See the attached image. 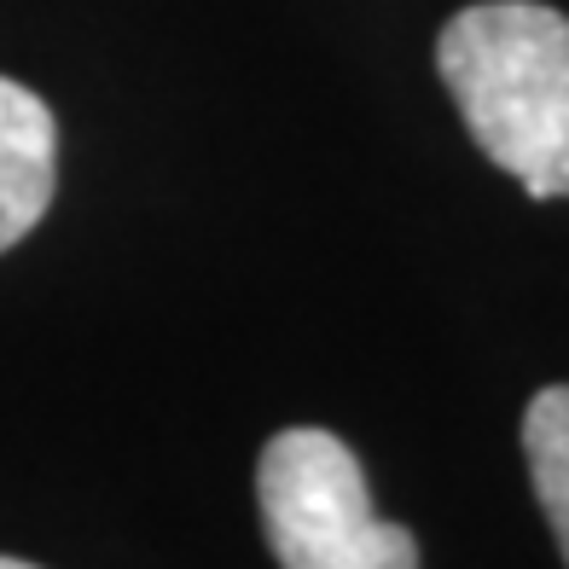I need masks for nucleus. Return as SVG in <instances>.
<instances>
[{"mask_svg":"<svg viewBox=\"0 0 569 569\" xmlns=\"http://www.w3.org/2000/svg\"><path fill=\"white\" fill-rule=\"evenodd\" d=\"M436 70L471 140L529 198H569V18L540 0L465 7L442 41Z\"/></svg>","mask_w":569,"mask_h":569,"instance_id":"nucleus-1","label":"nucleus"},{"mask_svg":"<svg viewBox=\"0 0 569 569\" xmlns=\"http://www.w3.org/2000/svg\"><path fill=\"white\" fill-rule=\"evenodd\" d=\"M262 523L284 569H412L419 547L401 523L372 511L360 459L331 430H284L268 442L262 471Z\"/></svg>","mask_w":569,"mask_h":569,"instance_id":"nucleus-2","label":"nucleus"},{"mask_svg":"<svg viewBox=\"0 0 569 569\" xmlns=\"http://www.w3.org/2000/svg\"><path fill=\"white\" fill-rule=\"evenodd\" d=\"M59 187V122L47 99L0 76V250L30 239Z\"/></svg>","mask_w":569,"mask_h":569,"instance_id":"nucleus-3","label":"nucleus"},{"mask_svg":"<svg viewBox=\"0 0 569 569\" xmlns=\"http://www.w3.org/2000/svg\"><path fill=\"white\" fill-rule=\"evenodd\" d=\"M523 453H529V477L540 511L558 535V552L569 563V383L540 390L523 412Z\"/></svg>","mask_w":569,"mask_h":569,"instance_id":"nucleus-4","label":"nucleus"},{"mask_svg":"<svg viewBox=\"0 0 569 569\" xmlns=\"http://www.w3.org/2000/svg\"><path fill=\"white\" fill-rule=\"evenodd\" d=\"M0 569H23V558H0Z\"/></svg>","mask_w":569,"mask_h":569,"instance_id":"nucleus-5","label":"nucleus"}]
</instances>
